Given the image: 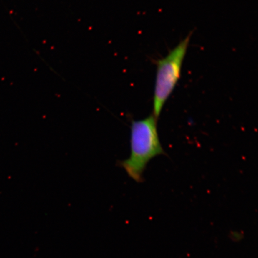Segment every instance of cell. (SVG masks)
<instances>
[{
	"instance_id": "cell-1",
	"label": "cell",
	"mask_w": 258,
	"mask_h": 258,
	"mask_svg": "<svg viewBox=\"0 0 258 258\" xmlns=\"http://www.w3.org/2000/svg\"><path fill=\"white\" fill-rule=\"evenodd\" d=\"M157 119L151 114L140 120H133L130 132V154L120 162L128 176L137 182L143 181L147 164L155 157L164 154L157 130Z\"/></svg>"
},
{
	"instance_id": "cell-2",
	"label": "cell",
	"mask_w": 258,
	"mask_h": 258,
	"mask_svg": "<svg viewBox=\"0 0 258 258\" xmlns=\"http://www.w3.org/2000/svg\"><path fill=\"white\" fill-rule=\"evenodd\" d=\"M190 36L191 34L188 35L166 56L157 62L152 114L157 119L179 80Z\"/></svg>"
}]
</instances>
